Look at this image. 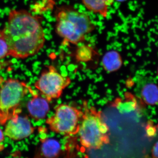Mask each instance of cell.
<instances>
[{"label":"cell","instance_id":"1","mask_svg":"<svg viewBox=\"0 0 158 158\" xmlns=\"http://www.w3.org/2000/svg\"><path fill=\"white\" fill-rule=\"evenodd\" d=\"M6 40L9 56L24 59L37 54L43 48L45 34L38 18L24 10H11L8 21L0 31Z\"/></svg>","mask_w":158,"mask_h":158},{"label":"cell","instance_id":"2","mask_svg":"<svg viewBox=\"0 0 158 158\" xmlns=\"http://www.w3.org/2000/svg\"><path fill=\"white\" fill-rule=\"evenodd\" d=\"M55 15L56 33L63 39L64 42L78 45L85 40L87 34L96 29L88 14L72 6L58 7Z\"/></svg>","mask_w":158,"mask_h":158},{"label":"cell","instance_id":"3","mask_svg":"<svg viewBox=\"0 0 158 158\" xmlns=\"http://www.w3.org/2000/svg\"><path fill=\"white\" fill-rule=\"evenodd\" d=\"M84 107L85 112L78 133L81 144L88 149H101L110 143V128L104 120L101 112L93 107H88L86 102L84 103Z\"/></svg>","mask_w":158,"mask_h":158},{"label":"cell","instance_id":"4","mask_svg":"<svg viewBox=\"0 0 158 158\" xmlns=\"http://www.w3.org/2000/svg\"><path fill=\"white\" fill-rule=\"evenodd\" d=\"M30 87L19 80L10 79L0 89V124H6L15 113Z\"/></svg>","mask_w":158,"mask_h":158},{"label":"cell","instance_id":"5","mask_svg":"<svg viewBox=\"0 0 158 158\" xmlns=\"http://www.w3.org/2000/svg\"><path fill=\"white\" fill-rule=\"evenodd\" d=\"M83 114L74 107L61 104L56 108L53 116L48 118L46 122L54 132L65 136L75 135L78 133L79 122Z\"/></svg>","mask_w":158,"mask_h":158},{"label":"cell","instance_id":"6","mask_svg":"<svg viewBox=\"0 0 158 158\" xmlns=\"http://www.w3.org/2000/svg\"><path fill=\"white\" fill-rule=\"evenodd\" d=\"M68 77L62 76L53 65L48 66L39 79L35 83V87L48 102L59 98L63 90L70 85Z\"/></svg>","mask_w":158,"mask_h":158},{"label":"cell","instance_id":"7","mask_svg":"<svg viewBox=\"0 0 158 158\" xmlns=\"http://www.w3.org/2000/svg\"><path fill=\"white\" fill-rule=\"evenodd\" d=\"M18 113L8 120L4 132L6 136L14 141L27 138L34 133L35 129L28 117L20 116Z\"/></svg>","mask_w":158,"mask_h":158},{"label":"cell","instance_id":"8","mask_svg":"<svg viewBox=\"0 0 158 158\" xmlns=\"http://www.w3.org/2000/svg\"><path fill=\"white\" fill-rule=\"evenodd\" d=\"M30 92L34 95L27 106L29 114L35 120L44 119L50 110L49 102L46 98L34 94L31 88Z\"/></svg>","mask_w":158,"mask_h":158},{"label":"cell","instance_id":"9","mask_svg":"<svg viewBox=\"0 0 158 158\" xmlns=\"http://www.w3.org/2000/svg\"><path fill=\"white\" fill-rule=\"evenodd\" d=\"M123 60L120 53L115 50L107 52L102 59L104 69L109 73L118 70L122 66Z\"/></svg>","mask_w":158,"mask_h":158},{"label":"cell","instance_id":"10","mask_svg":"<svg viewBox=\"0 0 158 158\" xmlns=\"http://www.w3.org/2000/svg\"><path fill=\"white\" fill-rule=\"evenodd\" d=\"M115 0H81L86 9L93 13L99 14L104 18L107 17L109 8Z\"/></svg>","mask_w":158,"mask_h":158},{"label":"cell","instance_id":"11","mask_svg":"<svg viewBox=\"0 0 158 158\" xmlns=\"http://www.w3.org/2000/svg\"><path fill=\"white\" fill-rule=\"evenodd\" d=\"M40 153L46 158H56L60 155L61 146L59 141L53 138H45L41 140Z\"/></svg>","mask_w":158,"mask_h":158},{"label":"cell","instance_id":"12","mask_svg":"<svg viewBox=\"0 0 158 158\" xmlns=\"http://www.w3.org/2000/svg\"><path fill=\"white\" fill-rule=\"evenodd\" d=\"M98 53L91 46L85 44L78 47L75 52L74 56L78 62H87L92 61Z\"/></svg>","mask_w":158,"mask_h":158},{"label":"cell","instance_id":"13","mask_svg":"<svg viewBox=\"0 0 158 158\" xmlns=\"http://www.w3.org/2000/svg\"><path fill=\"white\" fill-rule=\"evenodd\" d=\"M141 96L147 104H156L158 103V86L152 84L145 85L141 91Z\"/></svg>","mask_w":158,"mask_h":158},{"label":"cell","instance_id":"14","mask_svg":"<svg viewBox=\"0 0 158 158\" xmlns=\"http://www.w3.org/2000/svg\"><path fill=\"white\" fill-rule=\"evenodd\" d=\"M9 56V48L8 45L5 40L0 37V59Z\"/></svg>","mask_w":158,"mask_h":158},{"label":"cell","instance_id":"15","mask_svg":"<svg viewBox=\"0 0 158 158\" xmlns=\"http://www.w3.org/2000/svg\"><path fill=\"white\" fill-rule=\"evenodd\" d=\"M152 154L154 157L158 158V141L156 143L153 148Z\"/></svg>","mask_w":158,"mask_h":158},{"label":"cell","instance_id":"16","mask_svg":"<svg viewBox=\"0 0 158 158\" xmlns=\"http://www.w3.org/2000/svg\"><path fill=\"white\" fill-rule=\"evenodd\" d=\"M4 140V133H3L2 131V129L0 128V144L2 143V142Z\"/></svg>","mask_w":158,"mask_h":158},{"label":"cell","instance_id":"17","mask_svg":"<svg viewBox=\"0 0 158 158\" xmlns=\"http://www.w3.org/2000/svg\"><path fill=\"white\" fill-rule=\"evenodd\" d=\"M116 1H119V2H123V1H125V0H116Z\"/></svg>","mask_w":158,"mask_h":158},{"label":"cell","instance_id":"18","mask_svg":"<svg viewBox=\"0 0 158 158\" xmlns=\"http://www.w3.org/2000/svg\"><path fill=\"white\" fill-rule=\"evenodd\" d=\"M2 83V80H1V78H0V84Z\"/></svg>","mask_w":158,"mask_h":158},{"label":"cell","instance_id":"19","mask_svg":"<svg viewBox=\"0 0 158 158\" xmlns=\"http://www.w3.org/2000/svg\"></svg>","mask_w":158,"mask_h":158}]
</instances>
